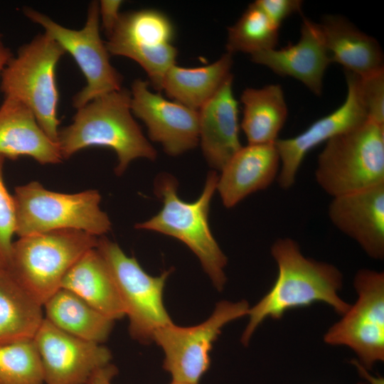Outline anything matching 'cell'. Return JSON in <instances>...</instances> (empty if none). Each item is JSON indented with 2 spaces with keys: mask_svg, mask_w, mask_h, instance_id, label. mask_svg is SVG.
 <instances>
[{
  "mask_svg": "<svg viewBox=\"0 0 384 384\" xmlns=\"http://www.w3.org/2000/svg\"><path fill=\"white\" fill-rule=\"evenodd\" d=\"M41 358L33 339L0 346V384H43Z\"/></svg>",
  "mask_w": 384,
  "mask_h": 384,
  "instance_id": "obj_28",
  "label": "cell"
},
{
  "mask_svg": "<svg viewBox=\"0 0 384 384\" xmlns=\"http://www.w3.org/2000/svg\"><path fill=\"white\" fill-rule=\"evenodd\" d=\"M97 250L105 260L117 287L128 316L130 336L140 343L153 341L155 331L173 324L163 302L166 281L171 270L154 277L146 273L137 259L105 236L98 239Z\"/></svg>",
  "mask_w": 384,
  "mask_h": 384,
  "instance_id": "obj_8",
  "label": "cell"
},
{
  "mask_svg": "<svg viewBox=\"0 0 384 384\" xmlns=\"http://www.w3.org/2000/svg\"><path fill=\"white\" fill-rule=\"evenodd\" d=\"M12 57L13 55L10 49L4 45L0 34V73H2Z\"/></svg>",
  "mask_w": 384,
  "mask_h": 384,
  "instance_id": "obj_35",
  "label": "cell"
},
{
  "mask_svg": "<svg viewBox=\"0 0 384 384\" xmlns=\"http://www.w3.org/2000/svg\"><path fill=\"white\" fill-rule=\"evenodd\" d=\"M251 60L277 75L298 80L316 95L322 92L324 73L331 63L319 23L305 17L297 43L255 53Z\"/></svg>",
  "mask_w": 384,
  "mask_h": 384,
  "instance_id": "obj_17",
  "label": "cell"
},
{
  "mask_svg": "<svg viewBox=\"0 0 384 384\" xmlns=\"http://www.w3.org/2000/svg\"><path fill=\"white\" fill-rule=\"evenodd\" d=\"M149 83L136 79L131 92L133 115L146 125L150 139L159 142L164 151L176 156L194 149L199 143L197 110L151 92Z\"/></svg>",
  "mask_w": 384,
  "mask_h": 384,
  "instance_id": "obj_15",
  "label": "cell"
},
{
  "mask_svg": "<svg viewBox=\"0 0 384 384\" xmlns=\"http://www.w3.org/2000/svg\"><path fill=\"white\" fill-rule=\"evenodd\" d=\"M240 127L248 144H274L287 117V106L280 85L247 87L240 96Z\"/></svg>",
  "mask_w": 384,
  "mask_h": 384,
  "instance_id": "obj_24",
  "label": "cell"
},
{
  "mask_svg": "<svg viewBox=\"0 0 384 384\" xmlns=\"http://www.w3.org/2000/svg\"><path fill=\"white\" fill-rule=\"evenodd\" d=\"M14 191L18 237L58 230H80L101 237L111 230V221L100 208L102 197L97 190L63 193L33 181Z\"/></svg>",
  "mask_w": 384,
  "mask_h": 384,
  "instance_id": "obj_6",
  "label": "cell"
},
{
  "mask_svg": "<svg viewBox=\"0 0 384 384\" xmlns=\"http://www.w3.org/2000/svg\"><path fill=\"white\" fill-rule=\"evenodd\" d=\"M218 176L210 171L199 198L186 202L179 198L176 180L169 174L159 175L155 192L162 201L161 210L150 219L137 223L135 228L157 232L181 241L198 258L213 284L218 291L226 283L224 269L227 257L210 229L208 215Z\"/></svg>",
  "mask_w": 384,
  "mask_h": 384,
  "instance_id": "obj_3",
  "label": "cell"
},
{
  "mask_svg": "<svg viewBox=\"0 0 384 384\" xmlns=\"http://www.w3.org/2000/svg\"><path fill=\"white\" fill-rule=\"evenodd\" d=\"M271 254L277 265V277L270 290L249 309V321L241 338L243 344L248 343L266 319H281L292 309L323 302L338 314L348 311L350 305L338 296L343 276L336 267L306 257L298 243L289 238L275 240Z\"/></svg>",
  "mask_w": 384,
  "mask_h": 384,
  "instance_id": "obj_1",
  "label": "cell"
},
{
  "mask_svg": "<svg viewBox=\"0 0 384 384\" xmlns=\"http://www.w3.org/2000/svg\"><path fill=\"white\" fill-rule=\"evenodd\" d=\"M352 363L356 367L360 375L366 378L370 384H384V379L380 376H374L369 373L368 370L363 367L357 361L353 360Z\"/></svg>",
  "mask_w": 384,
  "mask_h": 384,
  "instance_id": "obj_34",
  "label": "cell"
},
{
  "mask_svg": "<svg viewBox=\"0 0 384 384\" xmlns=\"http://www.w3.org/2000/svg\"><path fill=\"white\" fill-rule=\"evenodd\" d=\"M360 90L368 120L384 125V69L360 77Z\"/></svg>",
  "mask_w": 384,
  "mask_h": 384,
  "instance_id": "obj_30",
  "label": "cell"
},
{
  "mask_svg": "<svg viewBox=\"0 0 384 384\" xmlns=\"http://www.w3.org/2000/svg\"><path fill=\"white\" fill-rule=\"evenodd\" d=\"M67 289L96 310L112 319H122L124 309L112 275L97 248L85 252L64 277Z\"/></svg>",
  "mask_w": 384,
  "mask_h": 384,
  "instance_id": "obj_22",
  "label": "cell"
},
{
  "mask_svg": "<svg viewBox=\"0 0 384 384\" xmlns=\"http://www.w3.org/2000/svg\"><path fill=\"white\" fill-rule=\"evenodd\" d=\"M315 178L332 198L384 183V125L367 120L328 140Z\"/></svg>",
  "mask_w": 384,
  "mask_h": 384,
  "instance_id": "obj_4",
  "label": "cell"
},
{
  "mask_svg": "<svg viewBox=\"0 0 384 384\" xmlns=\"http://www.w3.org/2000/svg\"><path fill=\"white\" fill-rule=\"evenodd\" d=\"M328 215L333 225L369 257L383 259L384 183L332 198Z\"/></svg>",
  "mask_w": 384,
  "mask_h": 384,
  "instance_id": "obj_16",
  "label": "cell"
},
{
  "mask_svg": "<svg viewBox=\"0 0 384 384\" xmlns=\"http://www.w3.org/2000/svg\"><path fill=\"white\" fill-rule=\"evenodd\" d=\"M319 26L331 63L360 77L383 68V55L377 41L345 18L327 15Z\"/></svg>",
  "mask_w": 384,
  "mask_h": 384,
  "instance_id": "obj_21",
  "label": "cell"
},
{
  "mask_svg": "<svg viewBox=\"0 0 384 384\" xmlns=\"http://www.w3.org/2000/svg\"><path fill=\"white\" fill-rule=\"evenodd\" d=\"M347 93L343 103L331 113L313 122L298 135L275 142L280 167L279 186L290 188L307 153L323 142L353 129L368 120L360 90V77L345 70Z\"/></svg>",
  "mask_w": 384,
  "mask_h": 384,
  "instance_id": "obj_14",
  "label": "cell"
},
{
  "mask_svg": "<svg viewBox=\"0 0 384 384\" xmlns=\"http://www.w3.org/2000/svg\"><path fill=\"white\" fill-rule=\"evenodd\" d=\"M0 155L12 159L26 156L41 164L63 160L58 143L42 129L31 109L6 97L0 107Z\"/></svg>",
  "mask_w": 384,
  "mask_h": 384,
  "instance_id": "obj_20",
  "label": "cell"
},
{
  "mask_svg": "<svg viewBox=\"0 0 384 384\" xmlns=\"http://www.w3.org/2000/svg\"><path fill=\"white\" fill-rule=\"evenodd\" d=\"M43 308L44 318L57 328L100 344L108 338L114 323L76 294L63 287L44 302Z\"/></svg>",
  "mask_w": 384,
  "mask_h": 384,
  "instance_id": "obj_26",
  "label": "cell"
},
{
  "mask_svg": "<svg viewBox=\"0 0 384 384\" xmlns=\"http://www.w3.org/2000/svg\"><path fill=\"white\" fill-rule=\"evenodd\" d=\"M279 29L253 2L228 28L226 52L255 53L276 48Z\"/></svg>",
  "mask_w": 384,
  "mask_h": 384,
  "instance_id": "obj_27",
  "label": "cell"
},
{
  "mask_svg": "<svg viewBox=\"0 0 384 384\" xmlns=\"http://www.w3.org/2000/svg\"><path fill=\"white\" fill-rule=\"evenodd\" d=\"M249 304L221 301L203 323L181 327L174 323L157 329L153 341L164 353L163 368L176 382L198 384L210 365V351L223 327L231 321L247 315Z\"/></svg>",
  "mask_w": 384,
  "mask_h": 384,
  "instance_id": "obj_10",
  "label": "cell"
},
{
  "mask_svg": "<svg viewBox=\"0 0 384 384\" xmlns=\"http://www.w3.org/2000/svg\"><path fill=\"white\" fill-rule=\"evenodd\" d=\"M174 36L169 18L160 11L146 9L121 13L105 45L110 55L137 62L154 89L161 91L166 73L176 64L178 50L172 44Z\"/></svg>",
  "mask_w": 384,
  "mask_h": 384,
  "instance_id": "obj_11",
  "label": "cell"
},
{
  "mask_svg": "<svg viewBox=\"0 0 384 384\" xmlns=\"http://www.w3.org/2000/svg\"><path fill=\"white\" fill-rule=\"evenodd\" d=\"M33 340L46 384H87L112 359L105 346L70 335L45 318Z\"/></svg>",
  "mask_w": 384,
  "mask_h": 384,
  "instance_id": "obj_13",
  "label": "cell"
},
{
  "mask_svg": "<svg viewBox=\"0 0 384 384\" xmlns=\"http://www.w3.org/2000/svg\"><path fill=\"white\" fill-rule=\"evenodd\" d=\"M43 305L4 268H0V346L33 339Z\"/></svg>",
  "mask_w": 384,
  "mask_h": 384,
  "instance_id": "obj_25",
  "label": "cell"
},
{
  "mask_svg": "<svg viewBox=\"0 0 384 384\" xmlns=\"http://www.w3.org/2000/svg\"><path fill=\"white\" fill-rule=\"evenodd\" d=\"M5 158L0 155V268L7 269L12 249V238L16 234V214L13 196L4 181Z\"/></svg>",
  "mask_w": 384,
  "mask_h": 384,
  "instance_id": "obj_29",
  "label": "cell"
},
{
  "mask_svg": "<svg viewBox=\"0 0 384 384\" xmlns=\"http://www.w3.org/2000/svg\"><path fill=\"white\" fill-rule=\"evenodd\" d=\"M231 75L198 112L199 142L208 164L221 171L242 146L239 137L238 102Z\"/></svg>",
  "mask_w": 384,
  "mask_h": 384,
  "instance_id": "obj_18",
  "label": "cell"
},
{
  "mask_svg": "<svg viewBox=\"0 0 384 384\" xmlns=\"http://www.w3.org/2000/svg\"><path fill=\"white\" fill-rule=\"evenodd\" d=\"M122 4L123 1L120 0H102L99 2V16L107 37L119 20L121 14L119 9Z\"/></svg>",
  "mask_w": 384,
  "mask_h": 384,
  "instance_id": "obj_32",
  "label": "cell"
},
{
  "mask_svg": "<svg viewBox=\"0 0 384 384\" xmlns=\"http://www.w3.org/2000/svg\"><path fill=\"white\" fill-rule=\"evenodd\" d=\"M65 53L48 34H38L18 49L1 73V90L4 97L28 107L42 129L57 143L60 120L55 68Z\"/></svg>",
  "mask_w": 384,
  "mask_h": 384,
  "instance_id": "obj_7",
  "label": "cell"
},
{
  "mask_svg": "<svg viewBox=\"0 0 384 384\" xmlns=\"http://www.w3.org/2000/svg\"><path fill=\"white\" fill-rule=\"evenodd\" d=\"M170 384H191V383H181V382H176V381H173L170 383Z\"/></svg>",
  "mask_w": 384,
  "mask_h": 384,
  "instance_id": "obj_36",
  "label": "cell"
},
{
  "mask_svg": "<svg viewBox=\"0 0 384 384\" xmlns=\"http://www.w3.org/2000/svg\"><path fill=\"white\" fill-rule=\"evenodd\" d=\"M77 110L73 122L59 129L58 144L63 159L87 147L110 148L117 154L115 174L119 176L134 159H156L155 149L133 117L130 90L109 92Z\"/></svg>",
  "mask_w": 384,
  "mask_h": 384,
  "instance_id": "obj_2",
  "label": "cell"
},
{
  "mask_svg": "<svg viewBox=\"0 0 384 384\" xmlns=\"http://www.w3.org/2000/svg\"><path fill=\"white\" fill-rule=\"evenodd\" d=\"M233 55L224 53L213 63L198 68L172 65L165 75L162 90L173 101L198 111L233 75Z\"/></svg>",
  "mask_w": 384,
  "mask_h": 384,
  "instance_id": "obj_23",
  "label": "cell"
},
{
  "mask_svg": "<svg viewBox=\"0 0 384 384\" xmlns=\"http://www.w3.org/2000/svg\"><path fill=\"white\" fill-rule=\"evenodd\" d=\"M99 238L75 230L19 237L13 242L7 270L43 305L61 287L73 265L97 247Z\"/></svg>",
  "mask_w": 384,
  "mask_h": 384,
  "instance_id": "obj_5",
  "label": "cell"
},
{
  "mask_svg": "<svg viewBox=\"0 0 384 384\" xmlns=\"http://www.w3.org/2000/svg\"><path fill=\"white\" fill-rule=\"evenodd\" d=\"M254 3L278 28L292 14L301 13L303 4L301 0H257Z\"/></svg>",
  "mask_w": 384,
  "mask_h": 384,
  "instance_id": "obj_31",
  "label": "cell"
},
{
  "mask_svg": "<svg viewBox=\"0 0 384 384\" xmlns=\"http://www.w3.org/2000/svg\"><path fill=\"white\" fill-rule=\"evenodd\" d=\"M23 13L73 56L83 73L86 85L73 97L74 107L80 108L100 96L122 88L123 78L110 63V54L100 37L97 1L89 4L85 24L80 30L65 28L31 8L25 7Z\"/></svg>",
  "mask_w": 384,
  "mask_h": 384,
  "instance_id": "obj_9",
  "label": "cell"
},
{
  "mask_svg": "<svg viewBox=\"0 0 384 384\" xmlns=\"http://www.w3.org/2000/svg\"><path fill=\"white\" fill-rule=\"evenodd\" d=\"M353 284L356 302L329 329L324 341L348 346L368 370L384 360V274L361 270Z\"/></svg>",
  "mask_w": 384,
  "mask_h": 384,
  "instance_id": "obj_12",
  "label": "cell"
},
{
  "mask_svg": "<svg viewBox=\"0 0 384 384\" xmlns=\"http://www.w3.org/2000/svg\"><path fill=\"white\" fill-rule=\"evenodd\" d=\"M117 373V367L110 363L97 370L87 384H112V380Z\"/></svg>",
  "mask_w": 384,
  "mask_h": 384,
  "instance_id": "obj_33",
  "label": "cell"
},
{
  "mask_svg": "<svg viewBox=\"0 0 384 384\" xmlns=\"http://www.w3.org/2000/svg\"><path fill=\"white\" fill-rule=\"evenodd\" d=\"M279 156L274 144L242 146L222 169L217 191L227 208L250 194L266 189L277 178Z\"/></svg>",
  "mask_w": 384,
  "mask_h": 384,
  "instance_id": "obj_19",
  "label": "cell"
}]
</instances>
